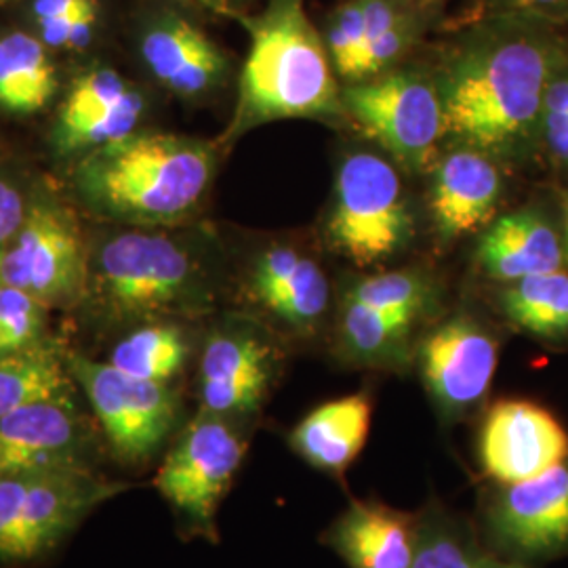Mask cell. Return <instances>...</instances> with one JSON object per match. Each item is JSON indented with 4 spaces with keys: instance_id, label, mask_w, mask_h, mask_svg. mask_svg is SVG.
<instances>
[{
    "instance_id": "1",
    "label": "cell",
    "mask_w": 568,
    "mask_h": 568,
    "mask_svg": "<svg viewBox=\"0 0 568 568\" xmlns=\"http://www.w3.org/2000/svg\"><path fill=\"white\" fill-rule=\"evenodd\" d=\"M565 26L490 16L448 49L436 77L447 135L504 166L541 159L548 84L567 58Z\"/></svg>"
},
{
    "instance_id": "2",
    "label": "cell",
    "mask_w": 568,
    "mask_h": 568,
    "mask_svg": "<svg viewBox=\"0 0 568 568\" xmlns=\"http://www.w3.org/2000/svg\"><path fill=\"white\" fill-rule=\"evenodd\" d=\"M215 163L213 143L173 133H133L82 154L72 185L84 206L112 222L173 225L203 203Z\"/></svg>"
},
{
    "instance_id": "3",
    "label": "cell",
    "mask_w": 568,
    "mask_h": 568,
    "mask_svg": "<svg viewBox=\"0 0 568 568\" xmlns=\"http://www.w3.org/2000/svg\"><path fill=\"white\" fill-rule=\"evenodd\" d=\"M243 26L248 53L222 143L267 122L347 121L325 39L307 18L304 0H270L262 13L243 18Z\"/></svg>"
},
{
    "instance_id": "4",
    "label": "cell",
    "mask_w": 568,
    "mask_h": 568,
    "mask_svg": "<svg viewBox=\"0 0 568 568\" xmlns=\"http://www.w3.org/2000/svg\"><path fill=\"white\" fill-rule=\"evenodd\" d=\"M211 283L187 244L159 230H121L89 246L84 302L110 323L203 314Z\"/></svg>"
},
{
    "instance_id": "5",
    "label": "cell",
    "mask_w": 568,
    "mask_h": 568,
    "mask_svg": "<svg viewBox=\"0 0 568 568\" xmlns=\"http://www.w3.org/2000/svg\"><path fill=\"white\" fill-rule=\"evenodd\" d=\"M438 312L440 291L422 270L366 276L349 284L337 305L335 347L352 365L405 368Z\"/></svg>"
},
{
    "instance_id": "6",
    "label": "cell",
    "mask_w": 568,
    "mask_h": 568,
    "mask_svg": "<svg viewBox=\"0 0 568 568\" xmlns=\"http://www.w3.org/2000/svg\"><path fill=\"white\" fill-rule=\"evenodd\" d=\"M129 485L100 469H34L0 474V565L47 558L82 520Z\"/></svg>"
},
{
    "instance_id": "7",
    "label": "cell",
    "mask_w": 568,
    "mask_h": 568,
    "mask_svg": "<svg viewBox=\"0 0 568 568\" xmlns=\"http://www.w3.org/2000/svg\"><path fill=\"white\" fill-rule=\"evenodd\" d=\"M415 232L398 164L358 150L337 166L326 213V243L356 267H375L405 251Z\"/></svg>"
},
{
    "instance_id": "8",
    "label": "cell",
    "mask_w": 568,
    "mask_h": 568,
    "mask_svg": "<svg viewBox=\"0 0 568 568\" xmlns=\"http://www.w3.org/2000/svg\"><path fill=\"white\" fill-rule=\"evenodd\" d=\"M251 426L196 410L161 457L154 487L190 537L220 541L217 514L248 450Z\"/></svg>"
},
{
    "instance_id": "9",
    "label": "cell",
    "mask_w": 568,
    "mask_h": 568,
    "mask_svg": "<svg viewBox=\"0 0 568 568\" xmlns=\"http://www.w3.org/2000/svg\"><path fill=\"white\" fill-rule=\"evenodd\" d=\"M65 361L110 455L129 469H143L161 459L183 426L180 392L171 384L131 377L79 352H65Z\"/></svg>"
},
{
    "instance_id": "10",
    "label": "cell",
    "mask_w": 568,
    "mask_h": 568,
    "mask_svg": "<svg viewBox=\"0 0 568 568\" xmlns=\"http://www.w3.org/2000/svg\"><path fill=\"white\" fill-rule=\"evenodd\" d=\"M342 102L347 121L398 166L422 173L438 161L447 122L436 77L394 68L375 79L344 84Z\"/></svg>"
},
{
    "instance_id": "11",
    "label": "cell",
    "mask_w": 568,
    "mask_h": 568,
    "mask_svg": "<svg viewBox=\"0 0 568 568\" xmlns=\"http://www.w3.org/2000/svg\"><path fill=\"white\" fill-rule=\"evenodd\" d=\"M278 333L260 318H227L213 326L196 371L199 408L248 424L257 419L283 373Z\"/></svg>"
},
{
    "instance_id": "12",
    "label": "cell",
    "mask_w": 568,
    "mask_h": 568,
    "mask_svg": "<svg viewBox=\"0 0 568 568\" xmlns=\"http://www.w3.org/2000/svg\"><path fill=\"white\" fill-rule=\"evenodd\" d=\"M89 244L74 211L55 199L30 201L20 232L9 246L0 283L18 286L47 307L84 302Z\"/></svg>"
},
{
    "instance_id": "13",
    "label": "cell",
    "mask_w": 568,
    "mask_h": 568,
    "mask_svg": "<svg viewBox=\"0 0 568 568\" xmlns=\"http://www.w3.org/2000/svg\"><path fill=\"white\" fill-rule=\"evenodd\" d=\"M499 335L471 312H453L422 335L415 363L445 426L466 422L487 403L499 363Z\"/></svg>"
},
{
    "instance_id": "14",
    "label": "cell",
    "mask_w": 568,
    "mask_h": 568,
    "mask_svg": "<svg viewBox=\"0 0 568 568\" xmlns=\"http://www.w3.org/2000/svg\"><path fill=\"white\" fill-rule=\"evenodd\" d=\"M478 530L488 551L530 567L567 556L568 455L535 478L490 485Z\"/></svg>"
},
{
    "instance_id": "15",
    "label": "cell",
    "mask_w": 568,
    "mask_h": 568,
    "mask_svg": "<svg viewBox=\"0 0 568 568\" xmlns=\"http://www.w3.org/2000/svg\"><path fill=\"white\" fill-rule=\"evenodd\" d=\"M102 448H108L102 429L77 396L23 406L0 417V474L100 469Z\"/></svg>"
},
{
    "instance_id": "16",
    "label": "cell",
    "mask_w": 568,
    "mask_h": 568,
    "mask_svg": "<svg viewBox=\"0 0 568 568\" xmlns=\"http://www.w3.org/2000/svg\"><path fill=\"white\" fill-rule=\"evenodd\" d=\"M567 455V427L546 406L525 398H501L485 408L476 457L490 485L535 478Z\"/></svg>"
},
{
    "instance_id": "17",
    "label": "cell",
    "mask_w": 568,
    "mask_h": 568,
    "mask_svg": "<svg viewBox=\"0 0 568 568\" xmlns=\"http://www.w3.org/2000/svg\"><path fill=\"white\" fill-rule=\"evenodd\" d=\"M246 300L278 335L314 337L331 314V283L314 257L288 244L264 248L246 272Z\"/></svg>"
},
{
    "instance_id": "18",
    "label": "cell",
    "mask_w": 568,
    "mask_h": 568,
    "mask_svg": "<svg viewBox=\"0 0 568 568\" xmlns=\"http://www.w3.org/2000/svg\"><path fill=\"white\" fill-rule=\"evenodd\" d=\"M145 112L143 95L121 72L91 68L72 82L53 129L61 156H82L133 133Z\"/></svg>"
},
{
    "instance_id": "19",
    "label": "cell",
    "mask_w": 568,
    "mask_h": 568,
    "mask_svg": "<svg viewBox=\"0 0 568 568\" xmlns=\"http://www.w3.org/2000/svg\"><path fill=\"white\" fill-rule=\"evenodd\" d=\"M504 164L471 145H453L432 166L429 217L445 241L478 234L504 201Z\"/></svg>"
},
{
    "instance_id": "20",
    "label": "cell",
    "mask_w": 568,
    "mask_h": 568,
    "mask_svg": "<svg viewBox=\"0 0 568 568\" xmlns=\"http://www.w3.org/2000/svg\"><path fill=\"white\" fill-rule=\"evenodd\" d=\"M140 53L154 81L185 102L204 100L227 81L224 51L196 23L173 11L143 26Z\"/></svg>"
},
{
    "instance_id": "21",
    "label": "cell",
    "mask_w": 568,
    "mask_h": 568,
    "mask_svg": "<svg viewBox=\"0 0 568 568\" xmlns=\"http://www.w3.org/2000/svg\"><path fill=\"white\" fill-rule=\"evenodd\" d=\"M476 262L499 286L565 270L562 230L537 206L499 215L485 227L476 246Z\"/></svg>"
},
{
    "instance_id": "22",
    "label": "cell",
    "mask_w": 568,
    "mask_h": 568,
    "mask_svg": "<svg viewBox=\"0 0 568 568\" xmlns=\"http://www.w3.org/2000/svg\"><path fill=\"white\" fill-rule=\"evenodd\" d=\"M321 541L347 568H410L417 544V511L377 499H352L325 528Z\"/></svg>"
},
{
    "instance_id": "23",
    "label": "cell",
    "mask_w": 568,
    "mask_h": 568,
    "mask_svg": "<svg viewBox=\"0 0 568 568\" xmlns=\"http://www.w3.org/2000/svg\"><path fill=\"white\" fill-rule=\"evenodd\" d=\"M373 424V398L354 392L316 406L291 427L288 448L307 466L344 480L361 457Z\"/></svg>"
},
{
    "instance_id": "24",
    "label": "cell",
    "mask_w": 568,
    "mask_h": 568,
    "mask_svg": "<svg viewBox=\"0 0 568 568\" xmlns=\"http://www.w3.org/2000/svg\"><path fill=\"white\" fill-rule=\"evenodd\" d=\"M192 352L194 342L190 331L173 318H161L129 328L110 347L105 363L143 382L173 386L190 363Z\"/></svg>"
},
{
    "instance_id": "25",
    "label": "cell",
    "mask_w": 568,
    "mask_h": 568,
    "mask_svg": "<svg viewBox=\"0 0 568 568\" xmlns=\"http://www.w3.org/2000/svg\"><path fill=\"white\" fill-rule=\"evenodd\" d=\"M58 70L49 47L28 32L0 37V110L13 116L41 112L58 93Z\"/></svg>"
},
{
    "instance_id": "26",
    "label": "cell",
    "mask_w": 568,
    "mask_h": 568,
    "mask_svg": "<svg viewBox=\"0 0 568 568\" xmlns=\"http://www.w3.org/2000/svg\"><path fill=\"white\" fill-rule=\"evenodd\" d=\"M77 396L65 349L51 337L0 358V417L28 405Z\"/></svg>"
},
{
    "instance_id": "27",
    "label": "cell",
    "mask_w": 568,
    "mask_h": 568,
    "mask_svg": "<svg viewBox=\"0 0 568 568\" xmlns=\"http://www.w3.org/2000/svg\"><path fill=\"white\" fill-rule=\"evenodd\" d=\"M497 307L509 325L539 342H568V272L528 276L501 284Z\"/></svg>"
},
{
    "instance_id": "28",
    "label": "cell",
    "mask_w": 568,
    "mask_h": 568,
    "mask_svg": "<svg viewBox=\"0 0 568 568\" xmlns=\"http://www.w3.org/2000/svg\"><path fill=\"white\" fill-rule=\"evenodd\" d=\"M480 530L440 501L417 511V544L410 568H478L485 556Z\"/></svg>"
},
{
    "instance_id": "29",
    "label": "cell",
    "mask_w": 568,
    "mask_h": 568,
    "mask_svg": "<svg viewBox=\"0 0 568 568\" xmlns=\"http://www.w3.org/2000/svg\"><path fill=\"white\" fill-rule=\"evenodd\" d=\"M49 310L18 286L0 283V358L47 342Z\"/></svg>"
},
{
    "instance_id": "30",
    "label": "cell",
    "mask_w": 568,
    "mask_h": 568,
    "mask_svg": "<svg viewBox=\"0 0 568 568\" xmlns=\"http://www.w3.org/2000/svg\"><path fill=\"white\" fill-rule=\"evenodd\" d=\"M539 154L556 173L568 175V53L548 84Z\"/></svg>"
},
{
    "instance_id": "31",
    "label": "cell",
    "mask_w": 568,
    "mask_h": 568,
    "mask_svg": "<svg viewBox=\"0 0 568 568\" xmlns=\"http://www.w3.org/2000/svg\"><path fill=\"white\" fill-rule=\"evenodd\" d=\"M365 0H344L326 20L325 39L335 74L344 81L365 41Z\"/></svg>"
},
{
    "instance_id": "32",
    "label": "cell",
    "mask_w": 568,
    "mask_h": 568,
    "mask_svg": "<svg viewBox=\"0 0 568 568\" xmlns=\"http://www.w3.org/2000/svg\"><path fill=\"white\" fill-rule=\"evenodd\" d=\"M98 13L100 9H91L70 18L39 21V39L49 49H84L93 37Z\"/></svg>"
},
{
    "instance_id": "33",
    "label": "cell",
    "mask_w": 568,
    "mask_h": 568,
    "mask_svg": "<svg viewBox=\"0 0 568 568\" xmlns=\"http://www.w3.org/2000/svg\"><path fill=\"white\" fill-rule=\"evenodd\" d=\"M30 201L26 199L20 183L0 175V265L20 232Z\"/></svg>"
},
{
    "instance_id": "34",
    "label": "cell",
    "mask_w": 568,
    "mask_h": 568,
    "mask_svg": "<svg viewBox=\"0 0 568 568\" xmlns=\"http://www.w3.org/2000/svg\"><path fill=\"white\" fill-rule=\"evenodd\" d=\"M523 16L568 26V0H485V18Z\"/></svg>"
},
{
    "instance_id": "35",
    "label": "cell",
    "mask_w": 568,
    "mask_h": 568,
    "mask_svg": "<svg viewBox=\"0 0 568 568\" xmlns=\"http://www.w3.org/2000/svg\"><path fill=\"white\" fill-rule=\"evenodd\" d=\"M91 9H100L98 0H32V16L37 23L79 16Z\"/></svg>"
},
{
    "instance_id": "36",
    "label": "cell",
    "mask_w": 568,
    "mask_h": 568,
    "mask_svg": "<svg viewBox=\"0 0 568 568\" xmlns=\"http://www.w3.org/2000/svg\"><path fill=\"white\" fill-rule=\"evenodd\" d=\"M478 568H532L530 565H525V562H518V560H509V558H504V556H497V554H493V551H485V556H483V560H480V567Z\"/></svg>"
},
{
    "instance_id": "37",
    "label": "cell",
    "mask_w": 568,
    "mask_h": 568,
    "mask_svg": "<svg viewBox=\"0 0 568 568\" xmlns=\"http://www.w3.org/2000/svg\"><path fill=\"white\" fill-rule=\"evenodd\" d=\"M560 230H562V243L568 265V190L560 192Z\"/></svg>"
},
{
    "instance_id": "38",
    "label": "cell",
    "mask_w": 568,
    "mask_h": 568,
    "mask_svg": "<svg viewBox=\"0 0 568 568\" xmlns=\"http://www.w3.org/2000/svg\"><path fill=\"white\" fill-rule=\"evenodd\" d=\"M206 4H211L213 9H220V11H224V9H230L232 4H236L239 0H203Z\"/></svg>"
}]
</instances>
